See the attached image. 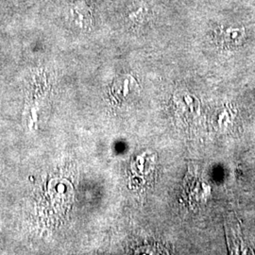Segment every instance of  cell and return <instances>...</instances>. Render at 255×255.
Masks as SVG:
<instances>
[{"instance_id":"cell-3","label":"cell","mask_w":255,"mask_h":255,"mask_svg":"<svg viewBox=\"0 0 255 255\" xmlns=\"http://www.w3.org/2000/svg\"><path fill=\"white\" fill-rule=\"evenodd\" d=\"M148 8L144 3H135L130 6L125 14L128 25L138 27L144 25L148 17Z\"/></svg>"},{"instance_id":"cell-2","label":"cell","mask_w":255,"mask_h":255,"mask_svg":"<svg viewBox=\"0 0 255 255\" xmlns=\"http://www.w3.org/2000/svg\"><path fill=\"white\" fill-rule=\"evenodd\" d=\"M244 36V29L236 26L220 27L218 31V39L220 44L226 46L238 45Z\"/></svg>"},{"instance_id":"cell-1","label":"cell","mask_w":255,"mask_h":255,"mask_svg":"<svg viewBox=\"0 0 255 255\" xmlns=\"http://www.w3.org/2000/svg\"><path fill=\"white\" fill-rule=\"evenodd\" d=\"M70 25L80 30H88L94 24L93 12L85 0H76L68 9Z\"/></svg>"}]
</instances>
